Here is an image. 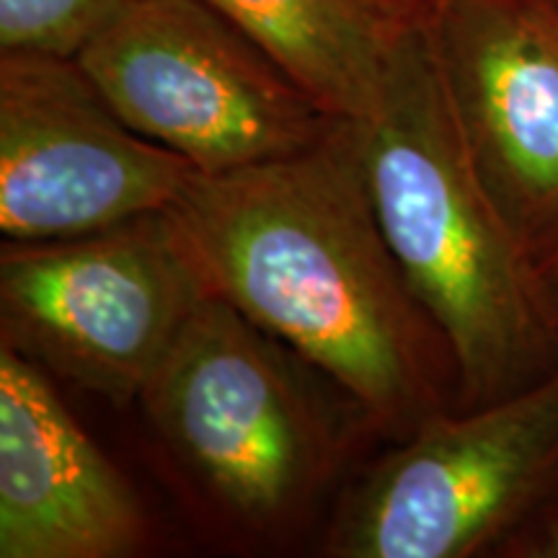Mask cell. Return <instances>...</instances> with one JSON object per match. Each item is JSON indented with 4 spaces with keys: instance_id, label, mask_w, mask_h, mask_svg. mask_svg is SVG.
I'll use <instances>...</instances> for the list:
<instances>
[{
    "instance_id": "obj_1",
    "label": "cell",
    "mask_w": 558,
    "mask_h": 558,
    "mask_svg": "<svg viewBox=\"0 0 558 558\" xmlns=\"http://www.w3.org/2000/svg\"><path fill=\"white\" fill-rule=\"evenodd\" d=\"M202 284L295 349L393 442L458 409L448 341L375 218L354 122L295 156L194 173L166 213Z\"/></svg>"
},
{
    "instance_id": "obj_2",
    "label": "cell",
    "mask_w": 558,
    "mask_h": 558,
    "mask_svg": "<svg viewBox=\"0 0 558 558\" xmlns=\"http://www.w3.org/2000/svg\"><path fill=\"white\" fill-rule=\"evenodd\" d=\"M137 407L194 525L235 550L298 541L375 432L337 383L209 290Z\"/></svg>"
},
{
    "instance_id": "obj_3",
    "label": "cell",
    "mask_w": 558,
    "mask_h": 558,
    "mask_svg": "<svg viewBox=\"0 0 558 558\" xmlns=\"http://www.w3.org/2000/svg\"><path fill=\"white\" fill-rule=\"evenodd\" d=\"M352 122L375 218L456 360L458 409L554 373L558 329L533 262L481 184L427 26L399 34L378 107Z\"/></svg>"
},
{
    "instance_id": "obj_4",
    "label": "cell",
    "mask_w": 558,
    "mask_h": 558,
    "mask_svg": "<svg viewBox=\"0 0 558 558\" xmlns=\"http://www.w3.org/2000/svg\"><path fill=\"white\" fill-rule=\"evenodd\" d=\"M558 499V367L481 407L427 418L339 499L333 558L501 554Z\"/></svg>"
},
{
    "instance_id": "obj_5",
    "label": "cell",
    "mask_w": 558,
    "mask_h": 558,
    "mask_svg": "<svg viewBox=\"0 0 558 558\" xmlns=\"http://www.w3.org/2000/svg\"><path fill=\"white\" fill-rule=\"evenodd\" d=\"M75 60L132 130L199 173L295 156L339 122L205 0H132Z\"/></svg>"
},
{
    "instance_id": "obj_6",
    "label": "cell",
    "mask_w": 558,
    "mask_h": 558,
    "mask_svg": "<svg viewBox=\"0 0 558 558\" xmlns=\"http://www.w3.org/2000/svg\"><path fill=\"white\" fill-rule=\"evenodd\" d=\"M207 288L166 213L0 246V344L117 407L137 403Z\"/></svg>"
},
{
    "instance_id": "obj_7",
    "label": "cell",
    "mask_w": 558,
    "mask_h": 558,
    "mask_svg": "<svg viewBox=\"0 0 558 558\" xmlns=\"http://www.w3.org/2000/svg\"><path fill=\"white\" fill-rule=\"evenodd\" d=\"M194 163L111 109L75 58L0 52V233L54 241L169 213Z\"/></svg>"
},
{
    "instance_id": "obj_8",
    "label": "cell",
    "mask_w": 558,
    "mask_h": 558,
    "mask_svg": "<svg viewBox=\"0 0 558 558\" xmlns=\"http://www.w3.org/2000/svg\"><path fill=\"white\" fill-rule=\"evenodd\" d=\"M427 34L481 184L535 267L558 243V0H445Z\"/></svg>"
},
{
    "instance_id": "obj_9",
    "label": "cell",
    "mask_w": 558,
    "mask_h": 558,
    "mask_svg": "<svg viewBox=\"0 0 558 558\" xmlns=\"http://www.w3.org/2000/svg\"><path fill=\"white\" fill-rule=\"evenodd\" d=\"M153 525L50 375L0 344V558H128Z\"/></svg>"
},
{
    "instance_id": "obj_10",
    "label": "cell",
    "mask_w": 558,
    "mask_h": 558,
    "mask_svg": "<svg viewBox=\"0 0 558 558\" xmlns=\"http://www.w3.org/2000/svg\"><path fill=\"white\" fill-rule=\"evenodd\" d=\"M259 41L326 114L365 120L393 60V29L362 0H205Z\"/></svg>"
},
{
    "instance_id": "obj_11",
    "label": "cell",
    "mask_w": 558,
    "mask_h": 558,
    "mask_svg": "<svg viewBox=\"0 0 558 558\" xmlns=\"http://www.w3.org/2000/svg\"><path fill=\"white\" fill-rule=\"evenodd\" d=\"M132 0H0V52L78 58Z\"/></svg>"
},
{
    "instance_id": "obj_12",
    "label": "cell",
    "mask_w": 558,
    "mask_h": 558,
    "mask_svg": "<svg viewBox=\"0 0 558 558\" xmlns=\"http://www.w3.org/2000/svg\"><path fill=\"white\" fill-rule=\"evenodd\" d=\"M509 558H558V499L501 548Z\"/></svg>"
},
{
    "instance_id": "obj_13",
    "label": "cell",
    "mask_w": 558,
    "mask_h": 558,
    "mask_svg": "<svg viewBox=\"0 0 558 558\" xmlns=\"http://www.w3.org/2000/svg\"><path fill=\"white\" fill-rule=\"evenodd\" d=\"M362 3L393 29H418L429 24L445 0H362Z\"/></svg>"
},
{
    "instance_id": "obj_14",
    "label": "cell",
    "mask_w": 558,
    "mask_h": 558,
    "mask_svg": "<svg viewBox=\"0 0 558 558\" xmlns=\"http://www.w3.org/2000/svg\"><path fill=\"white\" fill-rule=\"evenodd\" d=\"M535 279H538V290L548 318L554 320L558 329V243L535 264Z\"/></svg>"
}]
</instances>
